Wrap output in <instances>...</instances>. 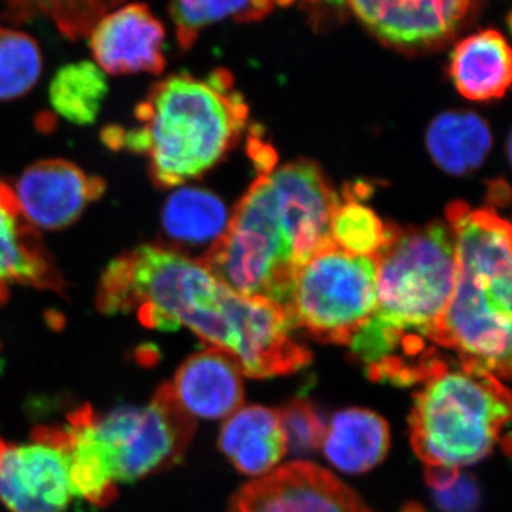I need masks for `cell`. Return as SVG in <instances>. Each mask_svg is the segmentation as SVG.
I'll return each mask as SVG.
<instances>
[{"label":"cell","instance_id":"1","mask_svg":"<svg viewBox=\"0 0 512 512\" xmlns=\"http://www.w3.org/2000/svg\"><path fill=\"white\" fill-rule=\"evenodd\" d=\"M96 306L104 315L136 313L150 329H190L254 379L292 375L311 363L284 308L235 292L201 259L165 245H141L110 262Z\"/></svg>","mask_w":512,"mask_h":512},{"label":"cell","instance_id":"2","mask_svg":"<svg viewBox=\"0 0 512 512\" xmlns=\"http://www.w3.org/2000/svg\"><path fill=\"white\" fill-rule=\"evenodd\" d=\"M338 202L312 161L262 171L201 261L235 292L285 309L299 269L333 244L330 222Z\"/></svg>","mask_w":512,"mask_h":512},{"label":"cell","instance_id":"3","mask_svg":"<svg viewBox=\"0 0 512 512\" xmlns=\"http://www.w3.org/2000/svg\"><path fill=\"white\" fill-rule=\"evenodd\" d=\"M375 261V312L349 346L373 382L413 386L439 359L430 338L456 285L453 234L444 222L389 227Z\"/></svg>","mask_w":512,"mask_h":512},{"label":"cell","instance_id":"4","mask_svg":"<svg viewBox=\"0 0 512 512\" xmlns=\"http://www.w3.org/2000/svg\"><path fill=\"white\" fill-rule=\"evenodd\" d=\"M134 117L133 127L104 128L103 143L146 157L153 184L175 188L227 156L247 126L248 106L228 70L175 73L151 86Z\"/></svg>","mask_w":512,"mask_h":512},{"label":"cell","instance_id":"5","mask_svg":"<svg viewBox=\"0 0 512 512\" xmlns=\"http://www.w3.org/2000/svg\"><path fill=\"white\" fill-rule=\"evenodd\" d=\"M456 251L453 295L433 333V346L498 379L511 375V225L493 208L456 202L446 211Z\"/></svg>","mask_w":512,"mask_h":512},{"label":"cell","instance_id":"6","mask_svg":"<svg viewBox=\"0 0 512 512\" xmlns=\"http://www.w3.org/2000/svg\"><path fill=\"white\" fill-rule=\"evenodd\" d=\"M414 393L410 443L426 466L460 468L510 444V390L473 365L441 360Z\"/></svg>","mask_w":512,"mask_h":512},{"label":"cell","instance_id":"7","mask_svg":"<svg viewBox=\"0 0 512 512\" xmlns=\"http://www.w3.org/2000/svg\"><path fill=\"white\" fill-rule=\"evenodd\" d=\"M375 308V258L330 244L299 269L285 311L312 338L349 346Z\"/></svg>","mask_w":512,"mask_h":512},{"label":"cell","instance_id":"8","mask_svg":"<svg viewBox=\"0 0 512 512\" xmlns=\"http://www.w3.org/2000/svg\"><path fill=\"white\" fill-rule=\"evenodd\" d=\"M96 429L116 484L134 483L180 463L194 437L195 420L167 383L147 406L97 414Z\"/></svg>","mask_w":512,"mask_h":512},{"label":"cell","instance_id":"9","mask_svg":"<svg viewBox=\"0 0 512 512\" xmlns=\"http://www.w3.org/2000/svg\"><path fill=\"white\" fill-rule=\"evenodd\" d=\"M73 497L64 427H37L22 446L0 440V501L10 512H66Z\"/></svg>","mask_w":512,"mask_h":512},{"label":"cell","instance_id":"10","mask_svg":"<svg viewBox=\"0 0 512 512\" xmlns=\"http://www.w3.org/2000/svg\"><path fill=\"white\" fill-rule=\"evenodd\" d=\"M228 512H375L335 474L311 461H292L249 481Z\"/></svg>","mask_w":512,"mask_h":512},{"label":"cell","instance_id":"11","mask_svg":"<svg viewBox=\"0 0 512 512\" xmlns=\"http://www.w3.org/2000/svg\"><path fill=\"white\" fill-rule=\"evenodd\" d=\"M473 0H346L357 19L383 42L406 52L443 45Z\"/></svg>","mask_w":512,"mask_h":512},{"label":"cell","instance_id":"12","mask_svg":"<svg viewBox=\"0 0 512 512\" xmlns=\"http://www.w3.org/2000/svg\"><path fill=\"white\" fill-rule=\"evenodd\" d=\"M13 191L26 220L37 231H59L73 225L103 197L106 183L79 165L52 158L26 168Z\"/></svg>","mask_w":512,"mask_h":512},{"label":"cell","instance_id":"13","mask_svg":"<svg viewBox=\"0 0 512 512\" xmlns=\"http://www.w3.org/2000/svg\"><path fill=\"white\" fill-rule=\"evenodd\" d=\"M164 23L146 3H123L110 10L89 33L94 63L106 74L164 72Z\"/></svg>","mask_w":512,"mask_h":512},{"label":"cell","instance_id":"14","mask_svg":"<svg viewBox=\"0 0 512 512\" xmlns=\"http://www.w3.org/2000/svg\"><path fill=\"white\" fill-rule=\"evenodd\" d=\"M9 286L64 295V282L39 231L20 208L12 185L0 180V301Z\"/></svg>","mask_w":512,"mask_h":512},{"label":"cell","instance_id":"15","mask_svg":"<svg viewBox=\"0 0 512 512\" xmlns=\"http://www.w3.org/2000/svg\"><path fill=\"white\" fill-rule=\"evenodd\" d=\"M242 373L231 356L208 348L180 366L170 384L175 400L192 419H227L244 403Z\"/></svg>","mask_w":512,"mask_h":512},{"label":"cell","instance_id":"16","mask_svg":"<svg viewBox=\"0 0 512 512\" xmlns=\"http://www.w3.org/2000/svg\"><path fill=\"white\" fill-rule=\"evenodd\" d=\"M218 444L235 468L249 477L271 473L288 451L278 410L264 406L241 407L227 417Z\"/></svg>","mask_w":512,"mask_h":512},{"label":"cell","instance_id":"17","mask_svg":"<svg viewBox=\"0 0 512 512\" xmlns=\"http://www.w3.org/2000/svg\"><path fill=\"white\" fill-rule=\"evenodd\" d=\"M450 74L456 89L468 100L501 99L511 84L510 46L500 32L481 30L454 47Z\"/></svg>","mask_w":512,"mask_h":512},{"label":"cell","instance_id":"18","mask_svg":"<svg viewBox=\"0 0 512 512\" xmlns=\"http://www.w3.org/2000/svg\"><path fill=\"white\" fill-rule=\"evenodd\" d=\"M320 447L329 463L343 473H366L387 456L389 424L372 410H342L330 420Z\"/></svg>","mask_w":512,"mask_h":512},{"label":"cell","instance_id":"19","mask_svg":"<svg viewBox=\"0 0 512 512\" xmlns=\"http://www.w3.org/2000/svg\"><path fill=\"white\" fill-rule=\"evenodd\" d=\"M97 413L92 407L74 410L67 417V454L70 484L74 497L96 505H107L116 498V481L106 450L96 429Z\"/></svg>","mask_w":512,"mask_h":512},{"label":"cell","instance_id":"20","mask_svg":"<svg viewBox=\"0 0 512 512\" xmlns=\"http://www.w3.org/2000/svg\"><path fill=\"white\" fill-rule=\"evenodd\" d=\"M228 222L224 202L212 192L197 187L173 192L161 211L164 235L178 247L210 244L211 248L224 235Z\"/></svg>","mask_w":512,"mask_h":512},{"label":"cell","instance_id":"21","mask_svg":"<svg viewBox=\"0 0 512 512\" xmlns=\"http://www.w3.org/2000/svg\"><path fill=\"white\" fill-rule=\"evenodd\" d=\"M427 147L444 171L466 174L476 170L490 151V128L474 113H444L431 123Z\"/></svg>","mask_w":512,"mask_h":512},{"label":"cell","instance_id":"22","mask_svg":"<svg viewBox=\"0 0 512 512\" xmlns=\"http://www.w3.org/2000/svg\"><path fill=\"white\" fill-rule=\"evenodd\" d=\"M291 3L293 0H170L168 15L174 25L178 46L188 50L205 29L217 23L225 20L258 22L276 8Z\"/></svg>","mask_w":512,"mask_h":512},{"label":"cell","instance_id":"23","mask_svg":"<svg viewBox=\"0 0 512 512\" xmlns=\"http://www.w3.org/2000/svg\"><path fill=\"white\" fill-rule=\"evenodd\" d=\"M107 93V74L89 60L60 67L49 87L53 109L74 126L96 123Z\"/></svg>","mask_w":512,"mask_h":512},{"label":"cell","instance_id":"24","mask_svg":"<svg viewBox=\"0 0 512 512\" xmlns=\"http://www.w3.org/2000/svg\"><path fill=\"white\" fill-rule=\"evenodd\" d=\"M124 0H3V22L20 25L43 18L72 42L89 36L94 25Z\"/></svg>","mask_w":512,"mask_h":512},{"label":"cell","instance_id":"25","mask_svg":"<svg viewBox=\"0 0 512 512\" xmlns=\"http://www.w3.org/2000/svg\"><path fill=\"white\" fill-rule=\"evenodd\" d=\"M387 228L375 212L359 200L355 190L339 195L330 222V238L336 247L349 254L375 258L386 242Z\"/></svg>","mask_w":512,"mask_h":512},{"label":"cell","instance_id":"26","mask_svg":"<svg viewBox=\"0 0 512 512\" xmlns=\"http://www.w3.org/2000/svg\"><path fill=\"white\" fill-rule=\"evenodd\" d=\"M43 72V53L35 37L0 26V101L26 96Z\"/></svg>","mask_w":512,"mask_h":512},{"label":"cell","instance_id":"27","mask_svg":"<svg viewBox=\"0 0 512 512\" xmlns=\"http://www.w3.org/2000/svg\"><path fill=\"white\" fill-rule=\"evenodd\" d=\"M278 412L289 451L303 456V454L313 453L322 446L326 424L319 410H316L309 400H292Z\"/></svg>","mask_w":512,"mask_h":512},{"label":"cell","instance_id":"28","mask_svg":"<svg viewBox=\"0 0 512 512\" xmlns=\"http://www.w3.org/2000/svg\"><path fill=\"white\" fill-rule=\"evenodd\" d=\"M480 500L477 481L467 474H460L456 483L447 490L434 491V501L443 512H474Z\"/></svg>","mask_w":512,"mask_h":512},{"label":"cell","instance_id":"29","mask_svg":"<svg viewBox=\"0 0 512 512\" xmlns=\"http://www.w3.org/2000/svg\"><path fill=\"white\" fill-rule=\"evenodd\" d=\"M460 474L457 468L426 466V470H424L427 484L434 491L447 490L456 483Z\"/></svg>","mask_w":512,"mask_h":512},{"label":"cell","instance_id":"30","mask_svg":"<svg viewBox=\"0 0 512 512\" xmlns=\"http://www.w3.org/2000/svg\"><path fill=\"white\" fill-rule=\"evenodd\" d=\"M306 6L322 12H336L345 8L346 0H303Z\"/></svg>","mask_w":512,"mask_h":512},{"label":"cell","instance_id":"31","mask_svg":"<svg viewBox=\"0 0 512 512\" xmlns=\"http://www.w3.org/2000/svg\"><path fill=\"white\" fill-rule=\"evenodd\" d=\"M402 512H426L423 510V507L419 504H409L403 508Z\"/></svg>","mask_w":512,"mask_h":512}]
</instances>
